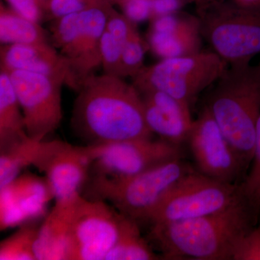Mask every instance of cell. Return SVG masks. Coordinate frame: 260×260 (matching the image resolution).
<instances>
[{
    "instance_id": "6da1fadb",
    "label": "cell",
    "mask_w": 260,
    "mask_h": 260,
    "mask_svg": "<svg viewBox=\"0 0 260 260\" xmlns=\"http://www.w3.org/2000/svg\"><path fill=\"white\" fill-rule=\"evenodd\" d=\"M77 93L71 126L85 145L151 138L141 95L124 78L94 75L83 82Z\"/></svg>"
},
{
    "instance_id": "7a4b0ae2",
    "label": "cell",
    "mask_w": 260,
    "mask_h": 260,
    "mask_svg": "<svg viewBox=\"0 0 260 260\" xmlns=\"http://www.w3.org/2000/svg\"><path fill=\"white\" fill-rule=\"evenodd\" d=\"M257 224L255 215L243 199L210 215L154 224L150 237L164 259L233 260L241 239Z\"/></svg>"
},
{
    "instance_id": "3957f363",
    "label": "cell",
    "mask_w": 260,
    "mask_h": 260,
    "mask_svg": "<svg viewBox=\"0 0 260 260\" xmlns=\"http://www.w3.org/2000/svg\"><path fill=\"white\" fill-rule=\"evenodd\" d=\"M205 107L249 170L260 116V62L229 66L214 84Z\"/></svg>"
},
{
    "instance_id": "277c9868",
    "label": "cell",
    "mask_w": 260,
    "mask_h": 260,
    "mask_svg": "<svg viewBox=\"0 0 260 260\" xmlns=\"http://www.w3.org/2000/svg\"><path fill=\"white\" fill-rule=\"evenodd\" d=\"M191 171L182 158H178L124 179L89 177L83 196L107 202L138 223L148 222L159 202Z\"/></svg>"
},
{
    "instance_id": "5b68a950",
    "label": "cell",
    "mask_w": 260,
    "mask_h": 260,
    "mask_svg": "<svg viewBox=\"0 0 260 260\" xmlns=\"http://www.w3.org/2000/svg\"><path fill=\"white\" fill-rule=\"evenodd\" d=\"M202 36L229 66L249 64L260 54V6L211 0L198 8Z\"/></svg>"
},
{
    "instance_id": "8992f818",
    "label": "cell",
    "mask_w": 260,
    "mask_h": 260,
    "mask_svg": "<svg viewBox=\"0 0 260 260\" xmlns=\"http://www.w3.org/2000/svg\"><path fill=\"white\" fill-rule=\"evenodd\" d=\"M229 67L215 51H201L145 66L132 78V83L140 93L159 90L190 106L200 93L221 78Z\"/></svg>"
},
{
    "instance_id": "52a82bcc",
    "label": "cell",
    "mask_w": 260,
    "mask_h": 260,
    "mask_svg": "<svg viewBox=\"0 0 260 260\" xmlns=\"http://www.w3.org/2000/svg\"><path fill=\"white\" fill-rule=\"evenodd\" d=\"M113 8L110 3L49 22L51 44L69 64L76 92L102 68L101 41Z\"/></svg>"
},
{
    "instance_id": "ba28073f",
    "label": "cell",
    "mask_w": 260,
    "mask_h": 260,
    "mask_svg": "<svg viewBox=\"0 0 260 260\" xmlns=\"http://www.w3.org/2000/svg\"><path fill=\"white\" fill-rule=\"evenodd\" d=\"M244 199L240 184L215 180L191 171L169 190L148 222L168 223L221 211Z\"/></svg>"
},
{
    "instance_id": "9c48e42d",
    "label": "cell",
    "mask_w": 260,
    "mask_h": 260,
    "mask_svg": "<svg viewBox=\"0 0 260 260\" xmlns=\"http://www.w3.org/2000/svg\"><path fill=\"white\" fill-rule=\"evenodd\" d=\"M124 215L103 200L75 198L68 260H105L117 242Z\"/></svg>"
},
{
    "instance_id": "30bf717a",
    "label": "cell",
    "mask_w": 260,
    "mask_h": 260,
    "mask_svg": "<svg viewBox=\"0 0 260 260\" xmlns=\"http://www.w3.org/2000/svg\"><path fill=\"white\" fill-rule=\"evenodd\" d=\"M90 147L93 155L92 177L109 179L133 177L183 157L180 145L162 139L142 138Z\"/></svg>"
},
{
    "instance_id": "8fae6325",
    "label": "cell",
    "mask_w": 260,
    "mask_h": 260,
    "mask_svg": "<svg viewBox=\"0 0 260 260\" xmlns=\"http://www.w3.org/2000/svg\"><path fill=\"white\" fill-rule=\"evenodd\" d=\"M5 71L13 83L29 138L44 140L59 128L62 120L61 88L65 85L64 81L31 72Z\"/></svg>"
},
{
    "instance_id": "7c38bea8",
    "label": "cell",
    "mask_w": 260,
    "mask_h": 260,
    "mask_svg": "<svg viewBox=\"0 0 260 260\" xmlns=\"http://www.w3.org/2000/svg\"><path fill=\"white\" fill-rule=\"evenodd\" d=\"M199 172L229 184H241L248 171L206 107L193 121L187 138Z\"/></svg>"
},
{
    "instance_id": "4fadbf2b",
    "label": "cell",
    "mask_w": 260,
    "mask_h": 260,
    "mask_svg": "<svg viewBox=\"0 0 260 260\" xmlns=\"http://www.w3.org/2000/svg\"><path fill=\"white\" fill-rule=\"evenodd\" d=\"M93 161L89 145L75 146L61 140H44L32 167L45 174L55 202L65 201L81 194Z\"/></svg>"
},
{
    "instance_id": "5bb4252c",
    "label": "cell",
    "mask_w": 260,
    "mask_h": 260,
    "mask_svg": "<svg viewBox=\"0 0 260 260\" xmlns=\"http://www.w3.org/2000/svg\"><path fill=\"white\" fill-rule=\"evenodd\" d=\"M54 199L47 179L23 174L0 187L1 231L34 223L45 217L47 206Z\"/></svg>"
},
{
    "instance_id": "9a60e30c",
    "label": "cell",
    "mask_w": 260,
    "mask_h": 260,
    "mask_svg": "<svg viewBox=\"0 0 260 260\" xmlns=\"http://www.w3.org/2000/svg\"><path fill=\"white\" fill-rule=\"evenodd\" d=\"M147 32L149 50L160 59L191 55L202 51L198 15L178 12L152 19Z\"/></svg>"
},
{
    "instance_id": "2e32d148",
    "label": "cell",
    "mask_w": 260,
    "mask_h": 260,
    "mask_svg": "<svg viewBox=\"0 0 260 260\" xmlns=\"http://www.w3.org/2000/svg\"><path fill=\"white\" fill-rule=\"evenodd\" d=\"M140 93L145 121L153 134L177 145L187 140L193 124L189 104L159 90Z\"/></svg>"
},
{
    "instance_id": "e0dca14e",
    "label": "cell",
    "mask_w": 260,
    "mask_h": 260,
    "mask_svg": "<svg viewBox=\"0 0 260 260\" xmlns=\"http://www.w3.org/2000/svg\"><path fill=\"white\" fill-rule=\"evenodd\" d=\"M0 65L7 71L22 70L59 78L75 91L69 64L51 43L1 46Z\"/></svg>"
},
{
    "instance_id": "ac0fdd59",
    "label": "cell",
    "mask_w": 260,
    "mask_h": 260,
    "mask_svg": "<svg viewBox=\"0 0 260 260\" xmlns=\"http://www.w3.org/2000/svg\"><path fill=\"white\" fill-rule=\"evenodd\" d=\"M75 198L55 202L52 209L44 217L34 244L37 259L68 260Z\"/></svg>"
},
{
    "instance_id": "d6986e66",
    "label": "cell",
    "mask_w": 260,
    "mask_h": 260,
    "mask_svg": "<svg viewBox=\"0 0 260 260\" xmlns=\"http://www.w3.org/2000/svg\"><path fill=\"white\" fill-rule=\"evenodd\" d=\"M20 110L9 75L0 70V153L30 138Z\"/></svg>"
},
{
    "instance_id": "ffe728a7",
    "label": "cell",
    "mask_w": 260,
    "mask_h": 260,
    "mask_svg": "<svg viewBox=\"0 0 260 260\" xmlns=\"http://www.w3.org/2000/svg\"><path fill=\"white\" fill-rule=\"evenodd\" d=\"M0 43L2 46L51 44L50 34L41 23L24 18L3 2L0 4Z\"/></svg>"
},
{
    "instance_id": "44dd1931",
    "label": "cell",
    "mask_w": 260,
    "mask_h": 260,
    "mask_svg": "<svg viewBox=\"0 0 260 260\" xmlns=\"http://www.w3.org/2000/svg\"><path fill=\"white\" fill-rule=\"evenodd\" d=\"M160 259L142 237L138 222L125 216L117 242L105 260H153Z\"/></svg>"
},
{
    "instance_id": "7402d4cb",
    "label": "cell",
    "mask_w": 260,
    "mask_h": 260,
    "mask_svg": "<svg viewBox=\"0 0 260 260\" xmlns=\"http://www.w3.org/2000/svg\"><path fill=\"white\" fill-rule=\"evenodd\" d=\"M44 140L28 138L23 143L0 153V187L9 184L29 166H34Z\"/></svg>"
},
{
    "instance_id": "603a6c76",
    "label": "cell",
    "mask_w": 260,
    "mask_h": 260,
    "mask_svg": "<svg viewBox=\"0 0 260 260\" xmlns=\"http://www.w3.org/2000/svg\"><path fill=\"white\" fill-rule=\"evenodd\" d=\"M39 227L36 224H24L0 244L1 260H36L34 244Z\"/></svg>"
},
{
    "instance_id": "cb8c5ba5",
    "label": "cell",
    "mask_w": 260,
    "mask_h": 260,
    "mask_svg": "<svg viewBox=\"0 0 260 260\" xmlns=\"http://www.w3.org/2000/svg\"><path fill=\"white\" fill-rule=\"evenodd\" d=\"M249 172L240 184L244 199L260 222V116L256 126L255 146Z\"/></svg>"
},
{
    "instance_id": "d4e9b609",
    "label": "cell",
    "mask_w": 260,
    "mask_h": 260,
    "mask_svg": "<svg viewBox=\"0 0 260 260\" xmlns=\"http://www.w3.org/2000/svg\"><path fill=\"white\" fill-rule=\"evenodd\" d=\"M149 50L146 39L142 37L138 29L125 43L121 51L120 77L133 78L145 66V56Z\"/></svg>"
},
{
    "instance_id": "484cf974",
    "label": "cell",
    "mask_w": 260,
    "mask_h": 260,
    "mask_svg": "<svg viewBox=\"0 0 260 260\" xmlns=\"http://www.w3.org/2000/svg\"><path fill=\"white\" fill-rule=\"evenodd\" d=\"M110 3L109 0H47L45 4V22Z\"/></svg>"
},
{
    "instance_id": "4316f807",
    "label": "cell",
    "mask_w": 260,
    "mask_h": 260,
    "mask_svg": "<svg viewBox=\"0 0 260 260\" xmlns=\"http://www.w3.org/2000/svg\"><path fill=\"white\" fill-rule=\"evenodd\" d=\"M123 47L124 46L119 41L113 37L106 29L104 30L100 48L102 68L104 74L120 77L121 56Z\"/></svg>"
},
{
    "instance_id": "83f0119b",
    "label": "cell",
    "mask_w": 260,
    "mask_h": 260,
    "mask_svg": "<svg viewBox=\"0 0 260 260\" xmlns=\"http://www.w3.org/2000/svg\"><path fill=\"white\" fill-rule=\"evenodd\" d=\"M116 5L121 13L133 23L138 25L150 21L152 18V0H109Z\"/></svg>"
},
{
    "instance_id": "f1b7e54d",
    "label": "cell",
    "mask_w": 260,
    "mask_h": 260,
    "mask_svg": "<svg viewBox=\"0 0 260 260\" xmlns=\"http://www.w3.org/2000/svg\"><path fill=\"white\" fill-rule=\"evenodd\" d=\"M233 260H260V224L251 229L241 239Z\"/></svg>"
},
{
    "instance_id": "f546056e",
    "label": "cell",
    "mask_w": 260,
    "mask_h": 260,
    "mask_svg": "<svg viewBox=\"0 0 260 260\" xmlns=\"http://www.w3.org/2000/svg\"><path fill=\"white\" fill-rule=\"evenodd\" d=\"M7 5L24 18L42 24L45 22V5L42 0H5Z\"/></svg>"
},
{
    "instance_id": "4dcf8cb0",
    "label": "cell",
    "mask_w": 260,
    "mask_h": 260,
    "mask_svg": "<svg viewBox=\"0 0 260 260\" xmlns=\"http://www.w3.org/2000/svg\"><path fill=\"white\" fill-rule=\"evenodd\" d=\"M191 3H194V0H152L151 20L180 12L184 6Z\"/></svg>"
},
{
    "instance_id": "1f68e13d",
    "label": "cell",
    "mask_w": 260,
    "mask_h": 260,
    "mask_svg": "<svg viewBox=\"0 0 260 260\" xmlns=\"http://www.w3.org/2000/svg\"><path fill=\"white\" fill-rule=\"evenodd\" d=\"M237 4L247 7H259L260 0H232Z\"/></svg>"
},
{
    "instance_id": "d6a6232c",
    "label": "cell",
    "mask_w": 260,
    "mask_h": 260,
    "mask_svg": "<svg viewBox=\"0 0 260 260\" xmlns=\"http://www.w3.org/2000/svg\"><path fill=\"white\" fill-rule=\"evenodd\" d=\"M195 4H196L197 7L199 8V7L203 6L207 3H209L211 0H194Z\"/></svg>"
},
{
    "instance_id": "836d02e7",
    "label": "cell",
    "mask_w": 260,
    "mask_h": 260,
    "mask_svg": "<svg viewBox=\"0 0 260 260\" xmlns=\"http://www.w3.org/2000/svg\"><path fill=\"white\" fill-rule=\"evenodd\" d=\"M43 3H44V5H45L46 3H47V0H42ZM44 8H45V7H44Z\"/></svg>"
}]
</instances>
